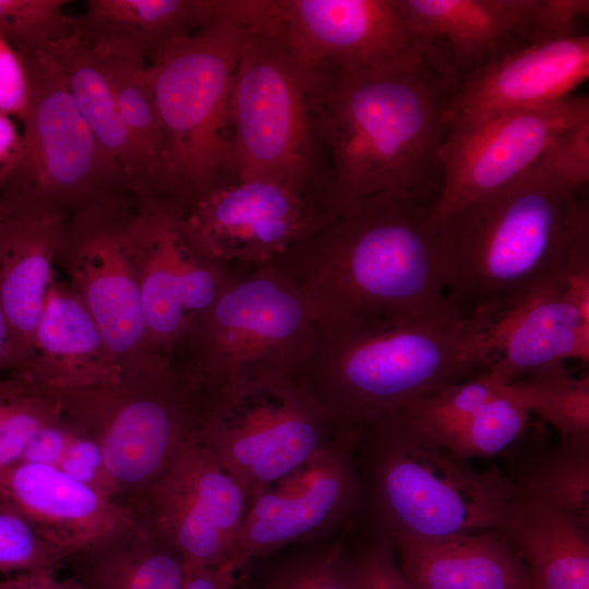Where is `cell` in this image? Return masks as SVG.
I'll return each mask as SVG.
<instances>
[{"mask_svg":"<svg viewBox=\"0 0 589 589\" xmlns=\"http://www.w3.org/2000/svg\"><path fill=\"white\" fill-rule=\"evenodd\" d=\"M309 110L332 211L381 192L437 196L446 109L457 88L420 43L392 61L310 69Z\"/></svg>","mask_w":589,"mask_h":589,"instance_id":"1","label":"cell"},{"mask_svg":"<svg viewBox=\"0 0 589 589\" xmlns=\"http://www.w3.org/2000/svg\"><path fill=\"white\" fill-rule=\"evenodd\" d=\"M584 189V188H582ZM539 161L431 219L440 278L465 315H493L589 268V206Z\"/></svg>","mask_w":589,"mask_h":589,"instance_id":"2","label":"cell"},{"mask_svg":"<svg viewBox=\"0 0 589 589\" xmlns=\"http://www.w3.org/2000/svg\"><path fill=\"white\" fill-rule=\"evenodd\" d=\"M488 318L453 302L419 314L316 317L300 376L340 428H362L485 371Z\"/></svg>","mask_w":589,"mask_h":589,"instance_id":"3","label":"cell"},{"mask_svg":"<svg viewBox=\"0 0 589 589\" xmlns=\"http://www.w3.org/2000/svg\"><path fill=\"white\" fill-rule=\"evenodd\" d=\"M437 196L381 192L327 214L269 264L320 316L419 314L450 303L436 262Z\"/></svg>","mask_w":589,"mask_h":589,"instance_id":"4","label":"cell"},{"mask_svg":"<svg viewBox=\"0 0 589 589\" xmlns=\"http://www.w3.org/2000/svg\"><path fill=\"white\" fill-rule=\"evenodd\" d=\"M359 502L352 528L395 544L406 538L500 530L516 489L420 433L400 411L360 428Z\"/></svg>","mask_w":589,"mask_h":589,"instance_id":"5","label":"cell"},{"mask_svg":"<svg viewBox=\"0 0 589 589\" xmlns=\"http://www.w3.org/2000/svg\"><path fill=\"white\" fill-rule=\"evenodd\" d=\"M242 26L220 7L199 31L173 39L147 61L165 144L151 197L182 215L225 182L230 97Z\"/></svg>","mask_w":589,"mask_h":589,"instance_id":"6","label":"cell"},{"mask_svg":"<svg viewBox=\"0 0 589 589\" xmlns=\"http://www.w3.org/2000/svg\"><path fill=\"white\" fill-rule=\"evenodd\" d=\"M19 55L29 99L19 157L0 189V203L9 209L56 212L70 218L134 201L121 168L79 111L57 59L43 50Z\"/></svg>","mask_w":589,"mask_h":589,"instance_id":"7","label":"cell"},{"mask_svg":"<svg viewBox=\"0 0 589 589\" xmlns=\"http://www.w3.org/2000/svg\"><path fill=\"white\" fill-rule=\"evenodd\" d=\"M52 390L63 414L98 443L125 504L194 442L199 396L164 356L123 369L110 385Z\"/></svg>","mask_w":589,"mask_h":589,"instance_id":"8","label":"cell"},{"mask_svg":"<svg viewBox=\"0 0 589 589\" xmlns=\"http://www.w3.org/2000/svg\"><path fill=\"white\" fill-rule=\"evenodd\" d=\"M316 314L296 284L273 264L238 272L169 360L201 393L263 372L300 374Z\"/></svg>","mask_w":589,"mask_h":589,"instance_id":"9","label":"cell"},{"mask_svg":"<svg viewBox=\"0 0 589 589\" xmlns=\"http://www.w3.org/2000/svg\"><path fill=\"white\" fill-rule=\"evenodd\" d=\"M199 396L194 443L214 456L249 502L340 429L300 374L263 372L236 377Z\"/></svg>","mask_w":589,"mask_h":589,"instance_id":"10","label":"cell"},{"mask_svg":"<svg viewBox=\"0 0 589 589\" xmlns=\"http://www.w3.org/2000/svg\"><path fill=\"white\" fill-rule=\"evenodd\" d=\"M240 25L243 32L230 97L225 182H323L316 171L309 70L271 26Z\"/></svg>","mask_w":589,"mask_h":589,"instance_id":"11","label":"cell"},{"mask_svg":"<svg viewBox=\"0 0 589 589\" xmlns=\"http://www.w3.org/2000/svg\"><path fill=\"white\" fill-rule=\"evenodd\" d=\"M330 212L322 182H224L180 217L200 255L231 266L272 263L313 232Z\"/></svg>","mask_w":589,"mask_h":589,"instance_id":"12","label":"cell"},{"mask_svg":"<svg viewBox=\"0 0 589 589\" xmlns=\"http://www.w3.org/2000/svg\"><path fill=\"white\" fill-rule=\"evenodd\" d=\"M181 215L161 200L140 197L121 227L151 348L168 359L238 273L190 247L180 230Z\"/></svg>","mask_w":589,"mask_h":589,"instance_id":"13","label":"cell"},{"mask_svg":"<svg viewBox=\"0 0 589 589\" xmlns=\"http://www.w3.org/2000/svg\"><path fill=\"white\" fill-rule=\"evenodd\" d=\"M360 428H340L323 447L250 500L238 533L240 561L330 537L351 525L359 502Z\"/></svg>","mask_w":589,"mask_h":589,"instance_id":"14","label":"cell"},{"mask_svg":"<svg viewBox=\"0 0 589 589\" xmlns=\"http://www.w3.org/2000/svg\"><path fill=\"white\" fill-rule=\"evenodd\" d=\"M588 117V96L568 95L541 107L448 119L438 153L442 188L431 219L512 182L564 128Z\"/></svg>","mask_w":589,"mask_h":589,"instance_id":"15","label":"cell"},{"mask_svg":"<svg viewBox=\"0 0 589 589\" xmlns=\"http://www.w3.org/2000/svg\"><path fill=\"white\" fill-rule=\"evenodd\" d=\"M134 204L97 207L70 217L56 263L123 369L156 356L121 237L122 223Z\"/></svg>","mask_w":589,"mask_h":589,"instance_id":"16","label":"cell"},{"mask_svg":"<svg viewBox=\"0 0 589 589\" xmlns=\"http://www.w3.org/2000/svg\"><path fill=\"white\" fill-rule=\"evenodd\" d=\"M248 504L238 482L207 449L191 442L128 505L165 537L185 565L218 566L240 561L236 542Z\"/></svg>","mask_w":589,"mask_h":589,"instance_id":"17","label":"cell"},{"mask_svg":"<svg viewBox=\"0 0 589 589\" xmlns=\"http://www.w3.org/2000/svg\"><path fill=\"white\" fill-rule=\"evenodd\" d=\"M243 12L275 29L305 69L378 65L418 45L396 0H244Z\"/></svg>","mask_w":589,"mask_h":589,"instance_id":"18","label":"cell"},{"mask_svg":"<svg viewBox=\"0 0 589 589\" xmlns=\"http://www.w3.org/2000/svg\"><path fill=\"white\" fill-rule=\"evenodd\" d=\"M417 43L457 84L529 46L531 0H396Z\"/></svg>","mask_w":589,"mask_h":589,"instance_id":"19","label":"cell"},{"mask_svg":"<svg viewBox=\"0 0 589 589\" xmlns=\"http://www.w3.org/2000/svg\"><path fill=\"white\" fill-rule=\"evenodd\" d=\"M589 76V36L529 45L466 76L446 121L457 116L528 109L558 101Z\"/></svg>","mask_w":589,"mask_h":589,"instance_id":"20","label":"cell"},{"mask_svg":"<svg viewBox=\"0 0 589 589\" xmlns=\"http://www.w3.org/2000/svg\"><path fill=\"white\" fill-rule=\"evenodd\" d=\"M565 285L537 291L490 318L488 370L502 383L566 359L589 361V322L566 297Z\"/></svg>","mask_w":589,"mask_h":589,"instance_id":"21","label":"cell"},{"mask_svg":"<svg viewBox=\"0 0 589 589\" xmlns=\"http://www.w3.org/2000/svg\"><path fill=\"white\" fill-rule=\"evenodd\" d=\"M0 496L64 556L132 516L127 504L103 496L60 468L36 462L1 466Z\"/></svg>","mask_w":589,"mask_h":589,"instance_id":"22","label":"cell"},{"mask_svg":"<svg viewBox=\"0 0 589 589\" xmlns=\"http://www.w3.org/2000/svg\"><path fill=\"white\" fill-rule=\"evenodd\" d=\"M0 207V304L23 365L33 353L69 217Z\"/></svg>","mask_w":589,"mask_h":589,"instance_id":"23","label":"cell"},{"mask_svg":"<svg viewBox=\"0 0 589 589\" xmlns=\"http://www.w3.org/2000/svg\"><path fill=\"white\" fill-rule=\"evenodd\" d=\"M123 371L95 321L56 275L47 291L31 358L15 371L51 389L113 384Z\"/></svg>","mask_w":589,"mask_h":589,"instance_id":"24","label":"cell"},{"mask_svg":"<svg viewBox=\"0 0 589 589\" xmlns=\"http://www.w3.org/2000/svg\"><path fill=\"white\" fill-rule=\"evenodd\" d=\"M394 548L410 589H531L525 562L500 530L406 538Z\"/></svg>","mask_w":589,"mask_h":589,"instance_id":"25","label":"cell"},{"mask_svg":"<svg viewBox=\"0 0 589 589\" xmlns=\"http://www.w3.org/2000/svg\"><path fill=\"white\" fill-rule=\"evenodd\" d=\"M63 566L81 589H182L185 568L178 551L133 512L68 553Z\"/></svg>","mask_w":589,"mask_h":589,"instance_id":"26","label":"cell"},{"mask_svg":"<svg viewBox=\"0 0 589 589\" xmlns=\"http://www.w3.org/2000/svg\"><path fill=\"white\" fill-rule=\"evenodd\" d=\"M218 0H88L77 34L98 53L146 61L167 43L207 25Z\"/></svg>","mask_w":589,"mask_h":589,"instance_id":"27","label":"cell"},{"mask_svg":"<svg viewBox=\"0 0 589 589\" xmlns=\"http://www.w3.org/2000/svg\"><path fill=\"white\" fill-rule=\"evenodd\" d=\"M500 531L525 562L531 589H589V527L516 492Z\"/></svg>","mask_w":589,"mask_h":589,"instance_id":"28","label":"cell"},{"mask_svg":"<svg viewBox=\"0 0 589 589\" xmlns=\"http://www.w3.org/2000/svg\"><path fill=\"white\" fill-rule=\"evenodd\" d=\"M46 51L60 63L79 111L121 168L135 197L148 196L146 168L120 118L101 57L76 31Z\"/></svg>","mask_w":589,"mask_h":589,"instance_id":"29","label":"cell"},{"mask_svg":"<svg viewBox=\"0 0 589 589\" xmlns=\"http://www.w3.org/2000/svg\"><path fill=\"white\" fill-rule=\"evenodd\" d=\"M509 480L518 494L539 500L589 527V436H558L555 445Z\"/></svg>","mask_w":589,"mask_h":589,"instance_id":"30","label":"cell"},{"mask_svg":"<svg viewBox=\"0 0 589 589\" xmlns=\"http://www.w3.org/2000/svg\"><path fill=\"white\" fill-rule=\"evenodd\" d=\"M98 53V52H97ZM120 118L137 151L154 193L164 157L165 135L147 61L141 58L100 55Z\"/></svg>","mask_w":589,"mask_h":589,"instance_id":"31","label":"cell"},{"mask_svg":"<svg viewBox=\"0 0 589 589\" xmlns=\"http://www.w3.org/2000/svg\"><path fill=\"white\" fill-rule=\"evenodd\" d=\"M348 528L266 555L272 563L253 589H360Z\"/></svg>","mask_w":589,"mask_h":589,"instance_id":"32","label":"cell"},{"mask_svg":"<svg viewBox=\"0 0 589 589\" xmlns=\"http://www.w3.org/2000/svg\"><path fill=\"white\" fill-rule=\"evenodd\" d=\"M506 389L528 412L551 424L558 436H589V376L574 377L564 362L537 369Z\"/></svg>","mask_w":589,"mask_h":589,"instance_id":"33","label":"cell"},{"mask_svg":"<svg viewBox=\"0 0 589 589\" xmlns=\"http://www.w3.org/2000/svg\"><path fill=\"white\" fill-rule=\"evenodd\" d=\"M61 413L52 389L15 372L0 374V467L21 460L35 436Z\"/></svg>","mask_w":589,"mask_h":589,"instance_id":"34","label":"cell"},{"mask_svg":"<svg viewBox=\"0 0 589 589\" xmlns=\"http://www.w3.org/2000/svg\"><path fill=\"white\" fill-rule=\"evenodd\" d=\"M507 384L489 370L410 404L401 412L425 437L442 446L447 437Z\"/></svg>","mask_w":589,"mask_h":589,"instance_id":"35","label":"cell"},{"mask_svg":"<svg viewBox=\"0 0 589 589\" xmlns=\"http://www.w3.org/2000/svg\"><path fill=\"white\" fill-rule=\"evenodd\" d=\"M529 412L506 389L478 409L458 426L442 447L456 457H491L506 449L522 435Z\"/></svg>","mask_w":589,"mask_h":589,"instance_id":"36","label":"cell"},{"mask_svg":"<svg viewBox=\"0 0 589 589\" xmlns=\"http://www.w3.org/2000/svg\"><path fill=\"white\" fill-rule=\"evenodd\" d=\"M64 0H0V33L19 52L46 51L76 31Z\"/></svg>","mask_w":589,"mask_h":589,"instance_id":"37","label":"cell"},{"mask_svg":"<svg viewBox=\"0 0 589 589\" xmlns=\"http://www.w3.org/2000/svg\"><path fill=\"white\" fill-rule=\"evenodd\" d=\"M64 553L46 541L7 500L0 496V572L22 573L63 567Z\"/></svg>","mask_w":589,"mask_h":589,"instance_id":"38","label":"cell"},{"mask_svg":"<svg viewBox=\"0 0 589 589\" xmlns=\"http://www.w3.org/2000/svg\"><path fill=\"white\" fill-rule=\"evenodd\" d=\"M539 164L565 185L582 189L589 181V117L564 128L548 145Z\"/></svg>","mask_w":589,"mask_h":589,"instance_id":"39","label":"cell"},{"mask_svg":"<svg viewBox=\"0 0 589 589\" xmlns=\"http://www.w3.org/2000/svg\"><path fill=\"white\" fill-rule=\"evenodd\" d=\"M588 14V0H531L529 45L580 36L577 33L578 23Z\"/></svg>","mask_w":589,"mask_h":589,"instance_id":"40","label":"cell"},{"mask_svg":"<svg viewBox=\"0 0 589 589\" xmlns=\"http://www.w3.org/2000/svg\"><path fill=\"white\" fill-rule=\"evenodd\" d=\"M58 468L103 496L125 504L115 485L98 443L80 429Z\"/></svg>","mask_w":589,"mask_h":589,"instance_id":"41","label":"cell"},{"mask_svg":"<svg viewBox=\"0 0 589 589\" xmlns=\"http://www.w3.org/2000/svg\"><path fill=\"white\" fill-rule=\"evenodd\" d=\"M358 540L353 554L360 589H410L399 570L392 542L361 534Z\"/></svg>","mask_w":589,"mask_h":589,"instance_id":"42","label":"cell"},{"mask_svg":"<svg viewBox=\"0 0 589 589\" xmlns=\"http://www.w3.org/2000/svg\"><path fill=\"white\" fill-rule=\"evenodd\" d=\"M28 99L29 84L24 61L0 33V113L23 120Z\"/></svg>","mask_w":589,"mask_h":589,"instance_id":"43","label":"cell"},{"mask_svg":"<svg viewBox=\"0 0 589 589\" xmlns=\"http://www.w3.org/2000/svg\"><path fill=\"white\" fill-rule=\"evenodd\" d=\"M79 429L63 414L45 426L31 442L21 460L59 466Z\"/></svg>","mask_w":589,"mask_h":589,"instance_id":"44","label":"cell"},{"mask_svg":"<svg viewBox=\"0 0 589 589\" xmlns=\"http://www.w3.org/2000/svg\"><path fill=\"white\" fill-rule=\"evenodd\" d=\"M243 566L238 560L218 566L185 565L182 589H235Z\"/></svg>","mask_w":589,"mask_h":589,"instance_id":"45","label":"cell"},{"mask_svg":"<svg viewBox=\"0 0 589 589\" xmlns=\"http://www.w3.org/2000/svg\"><path fill=\"white\" fill-rule=\"evenodd\" d=\"M0 589H81L71 578H59L57 572L37 570L14 573L0 580Z\"/></svg>","mask_w":589,"mask_h":589,"instance_id":"46","label":"cell"},{"mask_svg":"<svg viewBox=\"0 0 589 589\" xmlns=\"http://www.w3.org/2000/svg\"><path fill=\"white\" fill-rule=\"evenodd\" d=\"M21 134L8 116L0 113V189L13 170L20 153Z\"/></svg>","mask_w":589,"mask_h":589,"instance_id":"47","label":"cell"},{"mask_svg":"<svg viewBox=\"0 0 589 589\" xmlns=\"http://www.w3.org/2000/svg\"><path fill=\"white\" fill-rule=\"evenodd\" d=\"M565 294L589 322V268L570 274L566 279Z\"/></svg>","mask_w":589,"mask_h":589,"instance_id":"48","label":"cell"},{"mask_svg":"<svg viewBox=\"0 0 589 589\" xmlns=\"http://www.w3.org/2000/svg\"><path fill=\"white\" fill-rule=\"evenodd\" d=\"M22 359L13 341L8 320L0 304V374L17 370Z\"/></svg>","mask_w":589,"mask_h":589,"instance_id":"49","label":"cell"},{"mask_svg":"<svg viewBox=\"0 0 589 589\" xmlns=\"http://www.w3.org/2000/svg\"><path fill=\"white\" fill-rule=\"evenodd\" d=\"M0 217H1V207H0Z\"/></svg>","mask_w":589,"mask_h":589,"instance_id":"50","label":"cell"}]
</instances>
